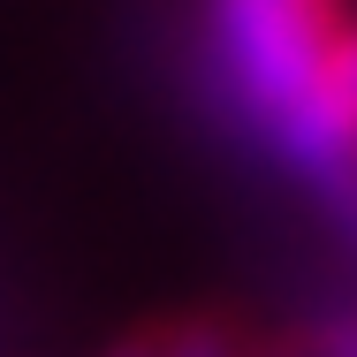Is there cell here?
<instances>
[{"mask_svg": "<svg viewBox=\"0 0 357 357\" xmlns=\"http://www.w3.org/2000/svg\"><path fill=\"white\" fill-rule=\"evenodd\" d=\"M114 357H160V335H144V342H122Z\"/></svg>", "mask_w": 357, "mask_h": 357, "instance_id": "obj_4", "label": "cell"}, {"mask_svg": "<svg viewBox=\"0 0 357 357\" xmlns=\"http://www.w3.org/2000/svg\"><path fill=\"white\" fill-rule=\"evenodd\" d=\"M251 357H357V304H327L274 335H251Z\"/></svg>", "mask_w": 357, "mask_h": 357, "instance_id": "obj_2", "label": "cell"}, {"mask_svg": "<svg viewBox=\"0 0 357 357\" xmlns=\"http://www.w3.org/2000/svg\"><path fill=\"white\" fill-rule=\"evenodd\" d=\"M357 0H206L198 46H206V91L251 144L289 114V99L312 84L327 46L350 31Z\"/></svg>", "mask_w": 357, "mask_h": 357, "instance_id": "obj_1", "label": "cell"}, {"mask_svg": "<svg viewBox=\"0 0 357 357\" xmlns=\"http://www.w3.org/2000/svg\"><path fill=\"white\" fill-rule=\"evenodd\" d=\"M160 357H251V335L228 319H183L160 335Z\"/></svg>", "mask_w": 357, "mask_h": 357, "instance_id": "obj_3", "label": "cell"}]
</instances>
